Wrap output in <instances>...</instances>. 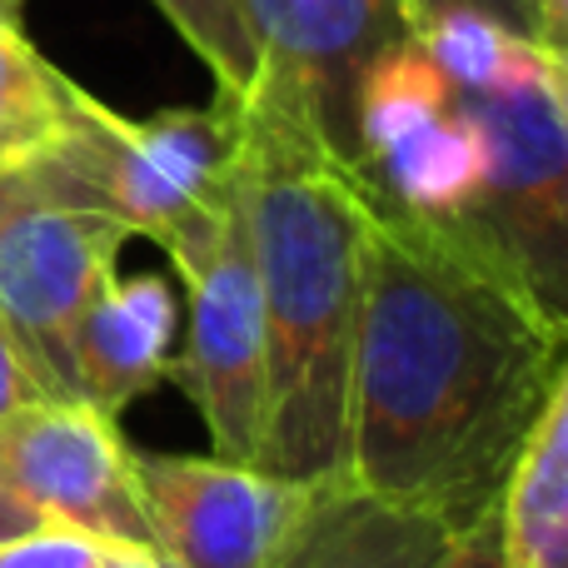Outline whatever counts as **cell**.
<instances>
[{
  "instance_id": "cell-26",
  "label": "cell",
  "mask_w": 568,
  "mask_h": 568,
  "mask_svg": "<svg viewBox=\"0 0 568 568\" xmlns=\"http://www.w3.org/2000/svg\"><path fill=\"white\" fill-rule=\"evenodd\" d=\"M0 170H6V165H0Z\"/></svg>"
},
{
  "instance_id": "cell-5",
  "label": "cell",
  "mask_w": 568,
  "mask_h": 568,
  "mask_svg": "<svg viewBox=\"0 0 568 568\" xmlns=\"http://www.w3.org/2000/svg\"><path fill=\"white\" fill-rule=\"evenodd\" d=\"M484 135V195L464 215L554 304L568 284V70L564 55L524 40L514 65L479 95H459Z\"/></svg>"
},
{
  "instance_id": "cell-13",
  "label": "cell",
  "mask_w": 568,
  "mask_h": 568,
  "mask_svg": "<svg viewBox=\"0 0 568 568\" xmlns=\"http://www.w3.org/2000/svg\"><path fill=\"white\" fill-rule=\"evenodd\" d=\"M484 170L489 160H484L479 120L464 110V100H454L444 115H434L429 125L404 135L389 155L374 160L364 180L374 185V195H384L409 215L464 220L479 210Z\"/></svg>"
},
{
  "instance_id": "cell-8",
  "label": "cell",
  "mask_w": 568,
  "mask_h": 568,
  "mask_svg": "<svg viewBox=\"0 0 568 568\" xmlns=\"http://www.w3.org/2000/svg\"><path fill=\"white\" fill-rule=\"evenodd\" d=\"M155 549L180 568H265L310 484L220 454H135Z\"/></svg>"
},
{
  "instance_id": "cell-24",
  "label": "cell",
  "mask_w": 568,
  "mask_h": 568,
  "mask_svg": "<svg viewBox=\"0 0 568 568\" xmlns=\"http://www.w3.org/2000/svg\"><path fill=\"white\" fill-rule=\"evenodd\" d=\"M0 26H20V0H0Z\"/></svg>"
},
{
  "instance_id": "cell-20",
  "label": "cell",
  "mask_w": 568,
  "mask_h": 568,
  "mask_svg": "<svg viewBox=\"0 0 568 568\" xmlns=\"http://www.w3.org/2000/svg\"><path fill=\"white\" fill-rule=\"evenodd\" d=\"M434 568H499V524H494V514H484L479 524L454 534V544L439 554Z\"/></svg>"
},
{
  "instance_id": "cell-14",
  "label": "cell",
  "mask_w": 568,
  "mask_h": 568,
  "mask_svg": "<svg viewBox=\"0 0 568 568\" xmlns=\"http://www.w3.org/2000/svg\"><path fill=\"white\" fill-rule=\"evenodd\" d=\"M454 85L439 75L419 36H404L384 45L364 65L354 90V165L369 170L379 155H389L404 135L429 125L434 115L454 105Z\"/></svg>"
},
{
  "instance_id": "cell-11",
  "label": "cell",
  "mask_w": 568,
  "mask_h": 568,
  "mask_svg": "<svg viewBox=\"0 0 568 568\" xmlns=\"http://www.w3.org/2000/svg\"><path fill=\"white\" fill-rule=\"evenodd\" d=\"M175 294L165 275H105L70 339L75 399L115 414L165 384L175 339Z\"/></svg>"
},
{
  "instance_id": "cell-6",
  "label": "cell",
  "mask_w": 568,
  "mask_h": 568,
  "mask_svg": "<svg viewBox=\"0 0 568 568\" xmlns=\"http://www.w3.org/2000/svg\"><path fill=\"white\" fill-rule=\"evenodd\" d=\"M130 230L75 200L36 160L0 170V324L55 399H75L70 339Z\"/></svg>"
},
{
  "instance_id": "cell-1",
  "label": "cell",
  "mask_w": 568,
  "mask_h": 568,
  "mask_svg": "<svg viewBox=\"0 0 568 568\" xmlns=\"http://www.w3.org/2000/svg\"><path fill=\"white\" fill-rule=\"evenodd\" d=\"M564 344V304L479 225L409 215L369 190L344 474L454 534L479 524L568 384Z\"/></svg>"
},
{
  "instance_id": "cell-17",
  "label": "cell",
  "mask_w": 568,
  "mask_h": 568,
  "mask_svg": "<svg viewBox=\"0 0 568 568\" xmlns=\"http://www.w3.org/2000/svg\"><path fill=\"white\" fill-rule=\"evenodd\" d=\"M155 6L210 65V75L220 80V95H245L250 80L260 75V45L250 36L240 0H155Z\"/></svg>"
},
{
  "instance_id": "cell-23",
  "label": "cell",
  "mask_w": 568,
  "mask_h": 568,
  "mask_svg": "<svg viewBox=\"0 0 568 568\" xmlns=\"http://www.w3.org/2000/svg\"><path fill=\"white\" fill-rule=\"evenodd\" d=\"M95 568H160V554L140 549V544H105Z\"/></svg>"
},
{
  "instance_id": "cell-2",
  "label": "cell",
  "mask_w": 568,
  "mask_h": 568,
  "mask_svg": "<svg viewBox=\"0 0 568 568\" xmlns=\"http://www.w3.org/2000/svg\"><path fill=\"white\" fill-rule=\"evenodd\" d=\"M235 115V190L265 314V429L255 469L294 484L344 474L359 230L369 180L260 65Z\"/></svg>"
},
{
  "instance_id": "cell-10",
  "label": "cell",
  "mask_w": 568,
  "mask_h": 568,
  "mask_svg": "<svg viewBox=\"0 0 568 568\" xmlns=\"http://www.w3.org/2000/svg\"><path fill=\"white\" fill-rule=\"evenodd\" d=\"M454 529L429 509L369 494L349 474L310 484L265 568H434Z\"/></svg>"
},
{
  "instance_id": "cell-27",
  "label": "cell",
  "mask_w": 568,
  "mask_h": 568,
  "mask_svg": "<svg viewBox=\"0 0 568 568\" xmlns=\"http://www.w3.org/2000/svg\"><path fill=\"white\" fill-rule=\"evenodd\" d=\"M409 16H414V10H409Z\"/></svg>"
},
{
  "instance_id": "cell-3",
  "label": "cell",
  "mask_w": 568,
  "mask_h": 568,
  "mask_svg": "<svg viewBox=\"0 0 568 568\" xmlns=\"http://www.w3.org/2000/svg\"><path fill=\"white\" fill-rule=\"evenodd\" d=\"M30 160L75 200L120 220L130 235L165 245L230 185L235 115L230 100H215L210 110H160L150 120H125L75 85L60 140Z\"/></svg>"
},
{
  "instance_id": "cell-18",
  "label": "cell",
  "mask_w": 568,
  "mask_h": 568,
  "mask_svg": "<svg viewBox=\"0 0 568 568\" xmlns=\"http://www.w3.org/2000/svg\"><path fill=\"white\" fill-rule=\"evenodd\" d=\"M105 544L70 524H40L20 539L0 544V568H95Z\"/></svg>"
},
{
  "instance_id": "cell-4",
  "label": "cell",
  "mask_w": 568,
  "mask_h": 568,
  "mask_svg": "<svg viewBox=\"0 0 568 568\" xmlns=\"http://www.w3.org/2000/svg\"><path fill=\"white\" fill-rule=\"evenodd\" d=\"M160 250L185 284V344L170 354L165 379H175L200 409L210 454L255 464L265 429V314L235 170L230 185Z\"/></svg>"
},
{
  "instance_id": "cell-22",
  "label": "cell",
  "mask_w": 568,
  "mask_h": 568,
  "mask_svg": "<svg viewBox=\"0 0 568 568\" xmlns=\"http://www.w3.org/2000/svg\"><path fill=\"white\" fill-rule=\"evenodd\" d=\"M40 524H50V519H40V514L30 509V504H20L10 489H0V544L20 539V534L40 529Z\"/></svg>"
},
{
  "instance_id": "cell-15",
  "label": "cell",
  "mask_w": 568,
  "mask_h": 568,
  "mask_svg": "<svg viewBox=\"0 0 568 568\" xmlns=\"http://www.w3.org/2000/svg\"><path fill=\"white\" fill-rule=\"evenodd\" d=\"M70 105L75 80L60 75L20 26H0V165H20L55 145Z\"/></svg>"
},
{
  "instance_id": "cell-25",
  "label": "cell",
  "mask_w": 568,
  "mask_h": 568,
  "mask_svg": "<svg viewBox=\"0 0 568 568\" xmlns=\"http://www.w3.org/2000/svg\"><path fill=\"white\" fill-rule=\"evenodd\" d=\"M155 554H160V549H155ZM160 568H180V564H175V559H170V554H160Z\"/></svg>"
},
{
  "instance_id": "cell-7",
  "label": "cell",
  "mask_w": 568,
  "mask_h": 568,
  "mask_svg": "<svg viewBox=\"0 0 568 568\" xmlns=\"http://www.w3.org/2000/svg\"><path fill=\"white\" fill-rule=\"evenodd\" d=\"M0 489L100 544L155 549L135 449L90 399H30L0 419Z\"/></svg>"
},
{
  "instance_id": "cell-9",
  "label": "cell",
  "mask_w": 568,
  "mask_h": 568,
  "mask_svg": "<svg viewBox=\"0 0 568 568\" xmlns=\"http://www.w3.org/2000/svg\"><path fill=\"white\" fill-rule=\"evenodd\" d=\"M260 65L280 75L334 150L354 160V90L384 45L414 36L409 0H240Z\"/></svg>"
},
{
  "instance_id": "cell-19",
  "label": "cell",
  "mask_w": 568,
  "mask_h": 568,
  "mask_svg": "<svg viewBox=\"0 0 568 568\" xmlns=\"http://www.w3.org/2000/svg\"><path fill=\"white\" fill-rule=\"evenodd\" d=\"M30 399H45V389H40V379L30 374L26 354H20L16 339H10V329L0 324V419L16 414L20 404H30Z\"/></svg>"
},
{
  "instance_id": "cell-16",
  "label": "cell",
  "mask_w": 568,
  "mask_h": 568,
  "mask_svg": "<svg viewBox=\"0 0 568 568\" xmlns=\"http://www.w3.org/2000/svg\"><path fill=\"white\" fill-rule=\"evenodd\" d=\"M419 40L439 65V75L454 85V95H479L514 65L529 36L509 30L499 16L479 6H434L419 20Z\"/></svg>"
},
{
  "instance_id": "cell-12",
  "label": "cell",
  "mask_w": 568,
  "mask_h": 568,
  "mask_svg": "<svg viewBox=\"0 0 568 568\" xmlns=\"http://www.w3.org/2000/svg\"><path fill=\"white\" fill-rule=\"evenodd\" d=\"M499 568H568V384L554 389L499 489Z\"/></svg>"
},
{
  "instance_id": "cell-21",
  "label": "cell",
  "mask_w": 568,
  "mask_h": 568,
  "mask_svg": "<svg viewBox=\"0 0 568 568\" xmlns=\"http://www.w3.org/2000/svg\"><path fill=\"white\" fill-rule=\"evenodd\" d=\"M434 6H479V10H489V16H499L509 30H519V36H529V40H539V6H534V0H409V10H414V36H419L424 10H434Z\"/></svg>"
}]
</instances>
